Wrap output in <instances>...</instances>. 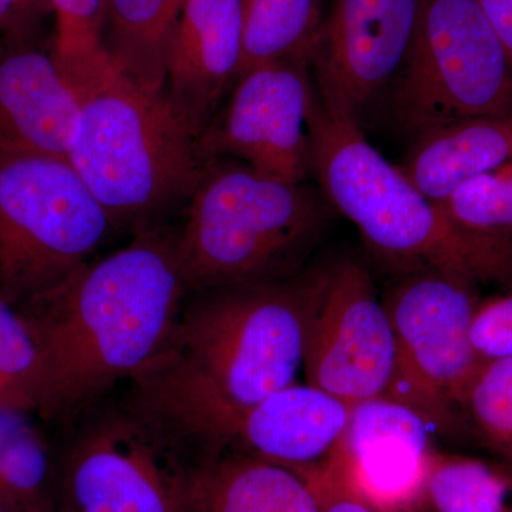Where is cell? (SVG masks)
<instances>
[{
    "mask_svg": "<svg viewBox=\"0 0 512 512\" xmlns=\"http://www.w3.org/2000/svg\"><path fill=\"white\" fill-rule=\"evenodd\" d=\"M430 423L399 400L356 404L339 446L319 471L377 512H414L427 501L436 454Z\"/></svg>",
    "mask_w": 512,
    "mask_h": 512,
    "instance_id": "cell-13",
    "label": "cell"
},
{
    "mask_svg": "<svg viewBox=\"0 0 512 512\" xmlns=\"http://www.w3.org/2000/svg\"><path fill=\"white\" fill-rule=\"evenodd\" d=\"M325 8L326 0H242L244 53L239 77L265 64L312 62Z\"/></svg>",
    "mask_w": 512,
    "mask_h": 512,
    "instance_id": "cell-20",
    "label": "cell"
},
{
    "mask_svg": "<svg viewBox=\"0 0 512 512\" xmlns=\"http://www.w3.org/2000/svg\"><path fill=\"white\" fill-rule=\"evenodd\" d=\"M322 221L318 195L303 183L211 161L177 229L190 292L291 278Z\"/></svg>",
    "mask_w": 512,
    "mask_h": 512,
    "instance_id": "cell-5",
    "label": "cell"
},
{
    "mask_svg": "<svg viewBox=\"0 0 512 512\" xmlns=\"http://www.w3.org/2000/svg\"><path fill=\"white\" fill-rule=\"evenodd\" d=\"M470 336L481 363L512 357V291L478 302Z\"/></svg>",
    "mask_w": 512,
    "mask_h": 512,
    "instance_id": "cell-27",
    "label": "cell"
},
{
    "mask_svg": "<svg viewBox=\"0 0 512 512\" xmlns=\"http://www.w3.org/2000/svg\"><path fill=\"white\" fill-rule=\"evenodd\" d=\"M0 508L3 512H57L49 448L36 426L0 457Z\"/></svg>",
    "mask_w": 512,
    "mask_h": 512,
    "instance_id": "cell-23",
    "label": "cell"
},
{
    "mask_svg": "<svg viewBox=\"0 0 512 512\" xmlns=\"http://www.w3.org/2000/svg\"><path fill=\"white\" fill-rule=\"evenodd\" d=\"M305 474L318 490L322 512H377L369 505L346 493L323 471H299Z\"/></svg>",
    "mask_w": 512,
    "mask_h": 512,
    "instance_id": "cell-28",
    "label": "cell"
},
{
    "mask_svg": "<svg viewBox=\"0 0 512 512\" xmlns=\"http://www.w3.org/2000/svg\"><path fill=\"white\" fill-rule=\"evenodd\" d=\"M311 69L309 60H286L242 74L224 116L200 138L205 160L231 156L258 173L303 183L311 171Z\"/></svg>",
    "mask_w": 512,
    "mask_h": 512,
    "instance_id": "cell-11",
    "label": "cell"
},
{
    "mask_svg": "<svg viewBox=\"0 0 512 512\" xmlns=\"http://www.w3.org/2000/svg\"><path fill=\"white\" fill-rule=\"evenodd\" d=\"M308 131L311 171L326 198L376 252L410 271L437 269L512 291V237L454 221L366 140L359 121L323 103L316 89Z\"/></svg>",
    "mask_w": 512,
    "mask_h": 512,
    "instance_id": "cell-3",
    "label": "cell"
},
{
    "mask_svg": "<svg viewBox=\"0 0 512 512\" xmlns=\"http://www.w3.org/2000/svg\"><path fill=\"white\" fill-rule=\"evenodd\" d=\"M303 369L309 384L352 407L382 397L394 399L399 373L396 335L362 265H332L309 330Z\"/></svg>",
    "mask_w": 512,
    "mask_h": 512,
    "instance_id": "cell-10",
    "label": "cell"
},
{
    "mask_svg": "<svg viewBox=\"0 0 512 512\" xmlns=\"http://www.w3.org/2000/svg\"><path fill=\"white\" fill-rule=\"evenodd\" d=\"M512 161V116L440 121L416 131L402 173L429 200L443 204L468 181Z\"/></svg>",
    "mask_w": 512,
    "mask_h": 512,
    "instance_id": "cell-17",
    "label": "cell"
},
{
    "mask_svg": "<svg viewBox=\"0 0 512 512\" xmlns=\"http://www.w3.org/2000/svg\"><path fill=\"white\" fill-rule=\"evenodd\" d=\"M396 103L414 131L512 116V62L477 0H424Z\"/></svg>",
    "mask_w": 512,
    "mask_h": 512,
    "instance_id": "cell-8",
    "label": "cell"
},
{
    "mask_svg": "<svg viewBox=\"0 0 512 512\" xmlns=\"http://www.w3.org/2000/svg\"><path fill=\"white\" fill-rule=\"evenodd\" d=\"M244 53L242 0H188L168 46L165 96L198 138L215 120Z\"/></svg>",
    "mask_w": 512,
    "mask_h": 512,
    "instance_id": "cell-15",
    "label": "cell"
},
{
    "mask_svg": "<svg viewBox=\"0 0 512 512\" xmlns=\"http://www.w3.org/2000/svg\"><path fill=\"white\" fill-rule=\"evenodd\" d=\"M80 97L36 33L0 35V156L67 160Z\"/></svg>",
    "mask_w": 512,
    "mask_h": 512,
    "instance_id": "cell-14",
    "label": "cell"
},
{
    "mask_svg": "<svg viewBox=\"0 0 512 512\" xmlns=\"http://www.w3.org/2000/svg\"><path fill=\"white\" fill-rule=\"evenodd\" d=\"M0 512H3L2 508H0Z\"/></svg>",
    "mask_w": 512,
    "mask_h": 512,
    "instance_id": "cell-32",
    "label": "cell"
},
{
    "mask_svg": "<svg viewBox=\"0 0 512 512\" xmlns=\"http://www.w3.org/2000/svg\"><path fill=\"white\" fill-rule=\"evenodd\" d=\"M512 62V0H477Z\"/></svg>",
    "mask_w": 512,
    "mask_h": 512,
    "instance_id": "cell-29",
    "label": "cell"
},
{
    "mask_svg": "<svg viewBox=\"0 0 512 512\" xmlns=\"http://www.w3.org/2000/svg\"><path fill=\"white\" fill-rule=\"evenodd\" d=\"M188 293L177 229L154 225L16 306L42 365L36 413L79 419L128 382L163 348Z\"/></svg>",
    "mask_w": 512,
    "mask_h": 512,
    "instance_id": "cell-2",
    "label": "cell"
},
{
    "mask_svg": "<svg viewBox=\"0 0 512 512\" xmlns=\"http://www.w3.org/2000/svg\"><path fill=\"white\" fill-rule=\"evenodd\" d=\"M55 16L52 53L79 97L114 64L104 46L106 0H49Z\"/></svg>",
    "mask_w": 512,
    "mask_h": 512,
    "instance_id": "cell-22",
    "label": "cell"
},
{
    "mask_svg": "<svg viewBox=\"0 0 512 512\" xmlns=\"http://www.w3.org/2000/svg\"><path fill=\"white\" fill-rule=\"evenodd\" d=\"M18 29L15 33H36L40 18L52 13L49 0H16Z\"/></svg>",
    "mask_w": 512,
    "mask_h": 512,
    "instance_id": "cell-31",
    "label": "cell"
},
{
    "mask_svg": "<svg viewBox=\"0 0 512 512\" xmlns=\"http://www.w3.org/2000/svg\"><path fill=\"white\" fill-rule=\"evenodd\" d=\"M116 228L69 161L0 156V299L20 306L93 261Z\"/></svg>",
    "mask_w": 512,
    "mask_h": 512,
    "instance_id": "cell-6",
    "label": "cell"
},
{
    "mask_svg": "<svg viewBox=\"0 0 512 512\" xmlns=\"http://www.w3.org/2000/svg\"><path fill=\"white\" fill-rule=\"evenodd\" d=\"M67 161L116 227L134 231L187 204L211 161L163 93L116 69L80 96Z\"/></svg>",
    "mask_w": 512,
    "mask_h": 512,
    "instance_id": "cell-4",
    "label": "cell"
},
{
    "mask_svg": "<svg viewBox=\"0 0 512 512\" xmlns=\"http://www.w3.org/2000/svg\"><path fill=\"white\" fill-rule=\"evenodd\" d=\"M92 409L66 454L62 512H195L190 451L127 397Z\"/></svg>",
    "mask_w": 512,
    "mask_h": 512,
    "instance_id": "cell-7",
    "label": "cell"
},
{
    "mask_svg": "<svg viewBox=\"0 0 512 512\" xmlns=\"http://www.w3.org/2000/svg\"><path fill=\"white\" fill-rule=\"evenodd\" d=\"M194 511L322 512V503L305 474L235 451L200 464Z\"/></svg>",
    "mask_w": 512,
    "mask_h": 512,
    "instance_id": "cell-18",
    "label": "cell"
},
{
    "mask_svg": "<svg viewBox=\"0 0 512 512\" xmlns=\"http://www.w3.org/2000/svg\"><path fill=\"white\" fill-rule=\"evenodd\" d=\"M29 412L0 407V457L19 437L35 426Z\"/></svg>",
    "mask_w": 512,
    "mask_h": 512,
    "instance_id": "cell-30",
    "label": "cell"
},
{
    "mask_svg": "<svg viewBox=\"0 0 512 512\" xmlns=\"http://www.w3.org/2000/svg\"><path fill=\"white\" fill-rule=\"evenodd\" d=\"M461 407L481 439L512 464V357L481 363Z\"/></svg>",
    "mask_w": 512,
    "mask_h": 512,
    "instance_id": "cell-25",
    "label": "cell"
},
{
    "mask_svg": "<svg viewBox=\"0 0 512 512\" xmlns=\"http://www.w3.org/2000/svg\"><path fill=\"white\" fill-rule=\"evenodd\" d=\"M188 0H106L104 46L116 69L163 93L168 46Z\"/></svg>",
    "mask_w": 512,
    "mask_h": 512,
    "instance_id": "cell-19",
    "label": "cell"
},
{
    "mask_svg": "<svg viewBox=\"0 0 512 512\" xmlns=\"http://www.w3.org/2000/svg\"><path fill=\"white\" fill-rule=\"evenodd\" d=\"M474 288L460 276L416 269L383 302L399 349L394 400L430 421L444 423L461 406L481 366L470 336L480 302Z\"/></svg>",
    "mask_w": 512,
    "mask_h": 512,
    "instance_id": "cell-9",
    "label": "cell"
},
{
    "mask_svg": "<svg viewBox=\"0 0 512 512\" xmlns=\"http://www.w3.org/2000/svg\"><path fill=\"white\" fill-rule=\"evenodd\" d=\"M440 205L471 231L512 237V161L468 181Z\"/></svg>",
    "mask_w": 512,
    "mask_h": 512,
    "instance_id": "cell-26",
    "label": "cell"
},
{
    "mask_svg": "<svg viewBox=\"0 0 512 512\" xmlns=\"http://www.w3.org/2000/svg\"><path fill=\"white\" fill-rule=\"evenodd\" d=\"M39 349L16 306L0 299V407L36 413L39 403Z\"/></svg>",
    "mask_w": 512,
    "mask_h": 512,
    "instance_id": "cell-24",
    "label": "cell"
},
{
    "mask_svg": "<svg viewBox=\"0 0 512 512\" xmlns=\"http://www.w3.org/2000/svg\"><path fill=\"white\" fill-rule=\"evenodd\" d=\"M330 271L188 293L127 399L198 463L227 453L256 404L295 383Z\"/></svg>",
    "mask_w": 512,
    "mask_h": 512,
    "instance_id": "cell-1",
    "label": "cell"
},
{
    "mask_svg": "<svg viewBox=\"0 0 512 512\" xmlns=\"http://www.w3.org/2000/svg\"><path fill=\"white\" fill-rule=\"evenodd\" d=\"M426 500L436 512H512V464L436 453Z\"/></svg>",
    "mask_w": 512,
    "mask_h": 512,
    "instance_id": "cell-21",
    "label": "cell"
},
{
    "mask_svg": "<svg viewBox=\"0 0 512 512\" xmlns=\"http://www.w3.org/2000/svg\"><path fill=\"white\" fill-rule=\"evenodd\" d=\"M352 409L319 387L293 383L256 404L231 448L296 471L320 470L339 446Z\"/></svg>",
    "mask_w": 512,
    "mask_h": 512,
    "instance_id": "cell-16",
    "label": "cell"
},
{
    "mask_svg": "<svg viewBox=\"0 0 512 512\" xmlns=\"http://www.w3.org/2000/svg\"><path fill=\"white\" fill-rule=\"evenodd\" d=\"M423 2L333 0L312 57L319 99L359 121L402 74Z\"/></svg>",
    "mask_w": 512,
    "mask_h": 512,
    "instance_id": "cell-12",
    "label": "cell"
}]
</instances>
